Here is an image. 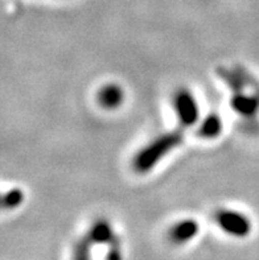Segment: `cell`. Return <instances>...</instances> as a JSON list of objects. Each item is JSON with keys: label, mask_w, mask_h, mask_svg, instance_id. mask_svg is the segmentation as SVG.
<instances>
[{"label": "cell", "mask_w": 259, "mask_h": 260, "mask_svg": "<svg viewBox=\"0 0 259 260\" xmlns=\"http://www.w3.org/2000/svg\"><path fill=\"white\" fill-rule=\"evenodd\" d=\"M175 105H176L177 115H179V119L183 124L189 125L196 122L198 110H197L196 101L189 91L181 90V91L177 92Z\"/></svg>", "instance_id": "cell-3"}, {"label": "cell", "mask_w": 259, "mask_h": 260, "mask_svg": "<svg viewBox=\"0 0 259 260\" xmlns=\"http://www.w3.org/2000/svg\"><path fill=\"white\" fill-rule=\"evenodd\" d=\"M21 200H23V194H21L19 190L8 191V193L4 196V208H15V206H17V205L21 202Z\"/></svg>", "instance_id": "cell-10"}, {"label": "cell", "mask_w": 259, "mask_h": 260, "mask_svg": "<svg viewBox=\"0 0 259 260\" xmlns=\"http://www.w3.org/2000/svg\"><path fill=\"white\" fill-rule=\"evenodd\" d=\"M198 233V224L193 219H185L176 223L169 230V239L176 244H183L196 237Z\"/></svg>", "instance_id": "cell-4"}, {"label": "cell", "mask_w": 259, "mask_h": 260, "mask_svg": "<svg viewBox=\"0 0 259 260\" xmlns=\"http://www.w3.org/2000/svg\"><path fill=\"white\" fill-rule=\"evenodd\" d=\"M180 134H168V135L161 136L160 139L155 140L150 147L145 148V151H141L136 156V158H135V169L139 172H147L163 156L167 155L168 152L175 148L176 145L180 144Z\"/></svg>", "instance_id": "cell-1"}, {"label": "cell", "mask_w": 259, "mask_h": 260, "mask_svg": "<svg viewBox=\"0 0 259 260\" xmlns=\"http://www.w3.org/2000/svg\"><path fill=\"white\" fill-rule=\"evenodd\" d=\"M234 109L243 115H253L259 109V98L256 96H237L233 101Z\"/></svg>", "instance_id": "cell-7"}, {"label": "cell", "mask_w": 259, "mask_h": 260, "mask_svg": "<svg viewBox=\"0 0 259 260\" xmlns=\"http://www.w3.org/2000/svg\"><path fill=\"white\" fill-rule=\"evenodd\" d=\"M89 238L95 243H111L115 238L112 235V230L107 222H97L90 230Z\"/></svg>", "instance_id": "cell-5"}, {"label": "cell", "mask_w": 259, "mask_h": 260, "mask_svg": "<svg viewBox=\"0 0 259 260\" xmlns=\"http://www.w3.org/2000/svg\"><path fill=\"white\" fill-rule=\"evenodd\" d=\"M106 260H123L122 259L121 250H119L118 241L114 239L110 244V248L107 251V255H106Z\"/></svg>", "instance_id": "cell-11"}, {"label": "cell", "mask_w": 259, "mask_h": 260, "mask_svg": "<svg viewBox=\"0 0 259 260\" xmlns=\"http://www.w3.org/2000/svg\"><path fill=\"white\" fill-rule=\"evenodd\" d=\"M221 120L217 115H209L201 125L200 135L204 138H214L221 132Z\"/></svg>", "instance_id": "cell-8"}, {"label": "cell", "mask_w": 259, "mask_h": 260, "mask_svg": "<svg viewBox=\"0 0 259 260\" xmlns=\"http://www.w3.org/2000/svg\"><path fill=\"white\" fill-rule=\"evenodd\" d=\"M122 99H123V94L118 86H107L99 92V102L102 103V106H105L106 109H115L122 102Z\"/></svg>", "instance_id": "cell-6"}, {"label": "cell", "mask_w": 259, "mask_h": 260, "mask_svg": "<svg viewBox=\"0 0 259 260\" xmlns=\"http://www.w3.org/2000/svg\"><path fill=\"white\" fill-rule=\"evenodd\" d=\"M93 241L90 238H85L76 244L73 260H90V247Z\"/></svg>", "instance_id": "cell-9"}, {"label": "cell", "mask_w": 259, "mask_h": 260, "mask_svg": "<svg viewBox=\"0 0 259 260\" xmlns=\"http://www.w3.org/2000/svg\"><path fill=\"white\" fill-rule=\"evenodd\" d=\"M217 223L225 233L233 237L243 238L251 231L249 218L232 210H220L216 215Z\"/></svg>", "instance_id": "cell-2"}]
</instances>
